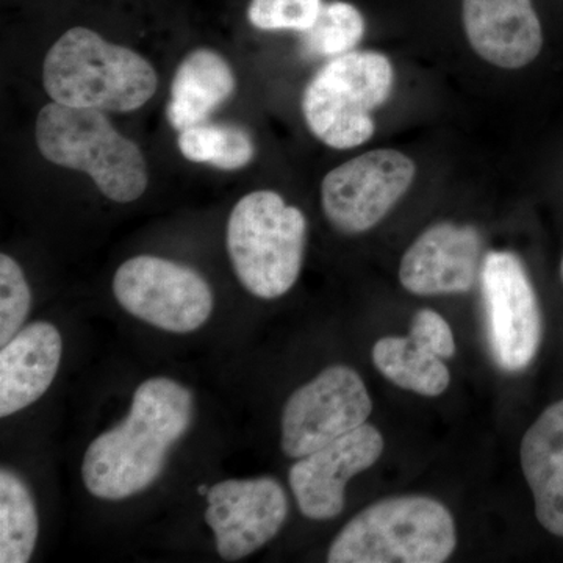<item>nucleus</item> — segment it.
I'll return each mask as SVG.
<instances>
[{"label":"nucleus","instance_id":"3","mask_svg":"<svg viewBox=\"0 0 563 563\" xmlns=\"http://www.w3.org/2000/svg\"><path fill=\"white\" fill-rule=\"evenodd\" d=\"M41 155L54 165L88 174L111 201H136L147 188L143 152L113 128L106 111L52 102L36 118Z\"/></svg>","mask_w":563,"mask_h":563},{"label":"nucleus","instance_id":"7","mask_svg":"<svg viewBox=\"0 0 563 563\" xmlns=\"http://www.w3.org/2000/svg\"><path fill=\"white\" fill-rule=\"evenodd\" d=\"M113 291L125 312L166 332L198 331L213 312V291L201 274L152 255L122 263Z\"/></svg>","mask_w":563,"mask_h":563},{"label":"nucleus","instance_id":"12","mask_svg":"<svg viewBox=\"0 0 563 563\" xmlns=\"http://www.w3.org/2000/svg\"><path fill=\"white\" fill-rule=\"evenodd\" d=\"M383 433L362 424L291 466L290 487L299 510L310 520H332L344 509V490L352 477L379 461Z\"/></svg>","mask_w":563,"mask_h":563},{"label":"nucleus","instance_id":"22","mask_svg":"<svg viewBox=\"0 0 563 563\" xmlns=\"http://www.w3.org/2000/svg\"><path fill=\"white\" fill-rule=\"evenodd\" d=\"M32 307V292L24 272L10 255H0V344L21 331Z\"/></svg>","mask_w":563,"mask_h":563},{"label":"nucleus","instance_id":"5","mask_svg":"<svg viewBox=\"0 0 563 563\" xmlns=\"http://www.w3.org/2000/svg\"><path fill=\"white\" fill-rule=\"evenodd\" d=\"M307 221L269 190L252 191L233 207L228 251L233 272L251 295L276 299L291 290L301 273Z\"/></svg>","mask_w":563,"mask_h":563},{"label":"nucleus","instance_id":"13","mask_svg":"<svg viewBox=\"0 0 563 563\" xmlns=\"http://www.w3.org/2000/svg\"><path fill=\"white\" fill-rule=\"evenodd\" d=\"M481 263V236L472 225L439 222L415 240L404 254L399 280L418 296L472 290Z\"/></svg>","mask_w":563,"mask_h":563},{"label":"nucleus","instance_id":"16","mask_svg":"<svg viewBox=\"0 0 563 563\" xmlns=\"http://www.w3.org/2000/svg\"><path fill=\"white\" fill-rule=\"evenodd\" d=\"M520 455L537 520L548 532L563 537V401L548 407L528 429Z\"/></svg>","mask_w":563,"mask_h":563},{"label":"nucleus","instance_id":"19","mask_svg":"<svg viewBox=\"0 0 563 563\" xmlns=\"http://www.w3.org/2000/svg\"><path fill=\"white\" fill-rule=\"evenodd\" d=\"M40 521L27 484L18 474L0 472V562L31 561L38 540Z\"/></svg>","mask_w":563,"mask_h":563},{"label":"nucleus","instance_id":"21","mask_svg":"<svg viewBox=\"0 0 563 563\" xmlns=\"http://www.w3.org/2000/svg\"><path fill=\"white\" fill-rule=\"evenodd\" d=\"M365 21L347 2L322 5L313 27L302 33L303 54L309 57H340L361 43Z\"/></svg>","mask_w":563,"mask_h":563},{"label":"nucleus","instance_id":"2","mask_svg":"<svg viewBox=\"0 0 563 563\" xmlns=\"http://www.w3.org/2000/svg\"><path fill=\"white\" fill-rule=\"evenodd\" d=\"M43 85L52 102L129 113L151 101L158 79L135 51L111 44L90 29L74 27L47 52Z\"/></svg>","mask_w":563,"mask_h":563},{"label":"nucleus","instance_id":"4","mask_svg":"<svg viewBox=\"0 0 563 563\" xmlns=\"http://www.w3.org/2000/svg\"><path fill=\"white\" fill-rule=\"evenodd\" d=\"M457 544L453 515L428 496H396L362 510L329 548L331 563H442Z\"/></svg>","mask_w":563,"mask_h":563},{"label":"nucleus","instance_id":"18","mask_svg":"<svg viewBox=\"0 0 563 563\" xmlns=\"http://www.w3.org/2000/svg\"><path fill=\"white\" fill-rule=\"evenodd\" d=\"M443 361L412 335L385 336L373 347L374 365L388 380L422 396H440L450 387Z\"/></svg>","mask_w":563,"mask_h":563},{"label":"nucleus","instance_id":"26","mask_svg":"<svg viewBox=\"0 0 563 563\" xmlns=\"http://www.w3.org/2000/svg\"><path fill=\"white\" fill-rule=\"evenodd\" d=\"M561 273H562V279H563V261H562V269H561Z\"/></svg>","mask_w":563,"mask_h":563},{"label":"nucleus","instance_id":"6","mask_svg":"<svg viewBox=\"0 0 563 563\" xmlns=\"http://www.w3.org/2000/svg\"><path fill=\"white\" fill-rule=\"evenodd\" d=\"M395 73L384 54L347 52L333 58L307 85L303 120L333 150L362 146L374 135L373 111L387 101Z\"/></svg>","mask_w":563,"mask_h":563},{"label":"nucleus","instance_id":"23","mask_svg":"<svg viewBox=\"0 0 563 563\" xmlns=\"http://www.w3.org/2000/svg\"><path fill=\"white\" fill-rule=\"evenodd\" d=\"M322 10L321 0H251L247 20L266 32H307Z\"/></svg>","mask_w":563,"mask_h":563},{"label":"nucleus","instance_id":"20","mask_svg":"<svg viewBox=\"0 0 563 563\" xmlns=\"http://www.w3.org/2000/svg\"><path fill=\"white\" fill-rule=\"evenodd\" d=\"M179 150L187 161L209 163L224 172L244 168L255 155L250 133L228 122L206 121L185 129L179 135Z\"/></svg>","mask_w":563,"mask_h":563},{"label":"nucleus","instance_id":"8","mask_svg":"<svg viewBox=\"0 0 563 563\" xmlns=\"http://www.w3.org/2000/svg\"><path fill=\"white\" fill-rule=\"evenodd\" d=\"M373 412L366 385L350 366H329L292 393L282 413V451L306 457L361 428Z\"/></svg>","mask_w":563,"mask_h":563},{"label":"nucleus","instance_id":"1","mask_svg":"<svg viewBox=\"0 0 563 563\" xmlns=\"http://www.w3.org/2000/svg\"><path fill=\"white\" fill-rule=\"evenodd\" d=\"M192 393L168 377L136 388L131 412L92 440L81 476L96 498L121 501L150 488L161 477L174 444L190 429Z\"/></svg>","mask_w":563,"mask_h":563},{"label":"nucleus","instance_id":"15","mask_svg":"<svg viewBox=\"0 0 563 563\" xmlns=\"http://www.w3.org/2000/svg\"><path fill=\"white\" fill-rule=\"evenodd\" d=\"M63 354L60 332L51 322H32L0 351V417L38 401L58 373Z\"/></svg>","mask_w":563,"mask_h":563},{"label":"nucleus","instance_id":"11","mask_svg":"<svg viewBox=\"0 0 563 563\" xmlns=\"http://www.w3.org/2000/svg\"><path fill=\"white\" fill-rule=\"evenodd\" d=\"M288 499L273 477L229 479L207 493L206 521L224 561L247 558L272 542L287 520Z\"/></svg>","mask_w":563,"mask_h":563},{"label":"nucleus","instance_id":"14","mask_svg":"<svg viewBox=\"0 0 563 563\" xmlns=\"http://www.w3.org/2000/svg\"><path fill=\"white\" fill-rule=\"evenodd\" d=\"M463 25L474 52L498 68H525L542 51L532 0H463Z\"/></svg>","mask_w":563,"mask_h":563},{"label":"nucleus","instance_id":"25","mask_svg":"<svg viewBox=\"0 0 563 563\" xmlns=\"http://www.w3.org/2000/svg\"><path fill=\"white\" fill-rule=\"evenodd\" d=\"M210 488L207 487V485H201V487L198 488V492L201 493L202 496H207V493H209Z\"/></svg>","mask_w":563,"mask_h":563},{"label":"nucleus","instance_id":"9","mask_svg":"<svg viewBox=\"0 0 563 563\" xmlns=\"http://www.w3.org/2000/svg\"><path fill=\"white\" fill-rule=\"evenodd\" d=\"M415 163L402 152L377 150L332 169L321 185L322 210L340 232L379 224L413 184Z\"/></svg>","mask_w":563,"mask_h":563},{"label":"nucleus","instance_id":"17","mask_svg":"<svg viewBox=\"0 0 563 563\" xmlns=\"http://www.w3.org/2000/svg\"><path fill=\"white\" fill-rule=\"evenodd\" d=\"M233 91L235 74L222 55L211 49L190 52L174 76L166 110L169 124L179 132L202 124Z\"/></svg>","mask_w":563,"mask_h":563},{"label":"nucleus","instance_id":"24","mask_svg":"<svg viewBox=\"0 0 563 563\" xmlns=\"http://www.w3.org/2000/svg\"><path fill=\"white\" fill-rule=\"evenodd\" d=\"M410 335L431 347L439 357L451 358L455 354L453 331L446 320L433 310H420L415 314Z\"/></svg>","mask_w":563,"mask_h":563},{"label":"nucleus","instance_id":"10","mask_svg":"<svg viewBox=\"0 0 563 563\" xmlns=\"http://www.w3.org/2000/svg\"><path fill=\"white\" fill-rule=\"evenodd\" d=\"M481 284L495 361L506 372H521L536 357L542 336L539 302L523 263L512 252H490Z\"/></svg>","mask_w":563,"mask_h":563}]
</instances>
